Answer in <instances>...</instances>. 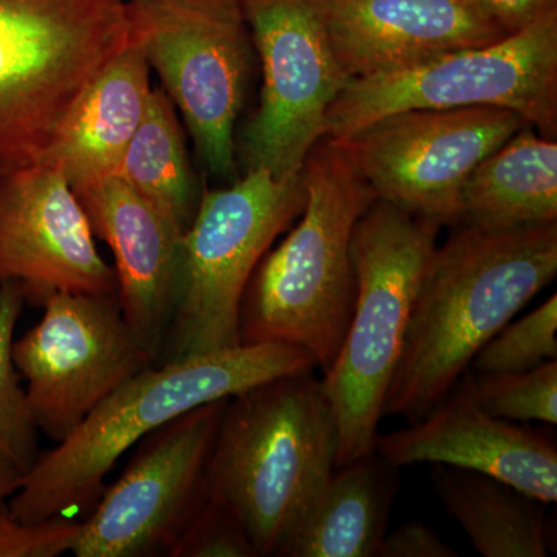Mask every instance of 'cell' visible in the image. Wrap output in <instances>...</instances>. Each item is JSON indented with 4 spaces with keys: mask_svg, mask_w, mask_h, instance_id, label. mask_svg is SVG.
Here are the masks:
<instances>
[{
    "mask_svg": "<svg viewBox=\"0 0 557 557\" xmlns=\"http://www.w3.org/2000/svg\"><path fill=\"white\" fill-rule=\"evenodd\" d=\"M11 357L38 432L61 443L91 410L141 370L157 364L121 311L119 295L58 292Z\"/></svg>",
    "mask_w": 557,
    "mask_h": 557,
    "instance_id": "obj_11",
    "label": "cell"
},
{
    "mask_svg": "<svg viewBox=\"0 0 557 557\" xmlns=\"http://www.w3.org/2000/svg\"><path fill=\"white\" fill-rule=\"evenodd\" d=\"M306 203L300 174L245 171L226 188L203 189L180 239L177 293L159 362L240 346L242 298L256 267Z\"/></svg>",
    "mask_w": 557,
    "mask_h": 557,
    "instance_id": "obj_6",
    "label": "cell"
},
{
    "mask_svg": "<svg viewBox=\"0 0 557 557\" xmlns=\"http://www.w3.org/2000/svg\"><path fill=\"white\" fill-rule=\"evenodd\" d=\"M262 69L258 109L244 129L245 171L300 174L333 102L347 86L330 42L324 0H240Z\"/></svg>",
    "mask_w": 557,
    "mask_h": 557,
    "instance_id": "obj_10",
    "label": "cell"
},
{
    "mask_svg": "<svg viewBox=\"0 0 557 557\" xmlns=\"http://www.w3.org/2000/svg\"><path fill=\"white\" fill-rule=\"evenodd\" d=\"M16 282L25 304L58 292L116 293L89 219L57 168L32 163L0 177V285Z\"/></svg>",
    "mask_w": 557,
    "mask_h": 557,
    "instance_id": "obj_14",
    "label": "cell"
},
{
    "mask_svg": "<svg viewBox=\"0 0 557 557\" xmlns=\"http://www.w3.org/2000/svg\"><path fill=\"white\" fill-rule=\"evenodd\" d=\"M432 483L450 518L485 557H547V504L482 472L431 465Z\"/></svg>",
    "mask_w": 557,
    "mask_h": 557,
    "instance_id": "obj_21",
    "label": "cell"
},
{
    "mask_svg": "<svg viewBox=\"0 0 557 557\" xmlns=\"http://www.w3.org/2000/svg\"><path fill=\"white\" fill-rule=\"evenodd\" d=\"M129 39L178 110L201 166L237 178L252 40L240 0H126Z\"/></svg>",
    "mask_w": 557,
    "mask_h": 557,
    "instance_id": "obj_9",
    "label": "cell"
},
{
    "mask_svg": "<svg viewBox=\"0 0 557 557\" xmlns=\"http://www.w3.org/2000/svg\"><path fill=\"white\" fill-rule=\"evenodd\" d=\"M81 522L67 516H51L38 522H22L0 512V557H58L72 553Z\"/></svg>",
    "mask_w": 557,
    "mask_h": 557,
    "instance_id": "obj_27",
    "label": "cell"
},
{
    "mask_svg": "<svg viewBox=\"0 0 557 557\" xmlns=\"http://www.w3.org/2000/svg\"><path fill=\"white\" fill-rule=\"evenodd\" d=\"M375 450L395 468L448 465L502 480L547 505L557 500L555 442L485 412L463 376L426 417L379 435Z\"/></svg>",
    "mask_w": 557,
    "mask_h": 557,
    "instance_id": "obj_15",
    "label": "cell"
},
{
    "mask_svg": "<svg viewBox=\"0 0 557 557\" xmlns=\"http://www.w3.org/2000/svg\"><path fill=\"white\" fill-rule=\"evenodd\" d=\"M299 222L267 255L240 302V344H285L309 351L325 372L338 357L357 296L350 244L376 199L344 139L324 137L302 171Z\"/></svg>",
    "mask_w": 557,
    "mask_h": 557,
    "instance_id": "obj_3",
    "label": "cell"
},
{
    "mask_svg": "<svg viewBox=\"0 0 557 557\" xmlns=\"http://www.w3.org/2000/svg\"><path fill=\"white\" fill-rule=\"evenodd\" d=\"M317 369L309 351L285 344H240L150 366L110 394L67 438L38 454L10 498V515L22 522L87 516L120 458L150 432L263 381Z\"/></svg>",
    "mask_w": 557,
    "mask_h": 557,
    "instance_id": "obj_2",
    "label": "cell"
},
{
    "mask_svg": "<svg viewBox=\"0 0 557 557\" xmlns=\"http://www.w3.org/2000/svg\"><path fill=\"white\" fill-rule=\"evenodd\" d=\"M168 557H259L239 516L207 496Z\"/></svg>",
    "mask_w": 557,
    "mask_h": 557,
    "instance_id": "obj_26",
    "label": "cell"
},
{
    "mask_svg": "<svg viewBox=\"0 0 557 557\" xmlns=\"http://www.w3.org/2000/svg\"><path fill=\"white\" fill-rule=\"evenodd\" d=\"M336 469L278 557H379L398 468L375 450Z\"/></svg>",
    "mask_w": 557,
    "mask_h": 557,
    "instance_id": "obj_19",
    "label": "cell"
},
{
    "mask_svg": "<svg viewBox=\"0 0 557 557\" xmlns=\"http://www.w3.org/2000/svg\"><path fill=\"white\" fill-rule=\"evenodd\" d=\"M475 403L507 421L557 423V361L518 373H463Z\"/></svg>",
    "mask_w": 557,
    "mask_h": 557,
    "instance_id": "obj_24",
    "label": "cell"
},
{
    "mask_svg": "<svg viewBox=\"0 0 557 557\" xmlns=\"http://www.w3.org/2000/svg\"><path fill=\"white\" fill-rule=\"evenodd\" d=\"M509 109L545 138L557 134V10L522 30L416 67L350 79L333 102L325 137L347 139L405 110Z\"/></svg>",
    "mask_w": 557,
    "mask_h": 557,
    "instance_id": "obj_8",
    "label": "cell"
},
{
    "mask_svg": "<svg viewBox=\"0 0 557 557\" xmlns=\"http://www.w3.org/2000/svg\"><path fill=\"white\" fill-rule=\"evenodd\" d=\"M24 306V293L16 282L0 285V446L27 472L39 454V432L28 412L24 386L11 357Z\"/></svg>",
    "mask_w": 557,
    "mask_h": 557,
    "instance_id": "obj_23",
    "label": "cell"
},
{
    "mask_svg": "<svg viewBox=\"0 0 557 557\" xmlns=\"http://www.w3.org/2000/svg\"><path fill=\"white\" fill-rule=\"evenodd\" d=\"M324 17L348 79L416 67L508 36L469 0H324Z\"/></svg>",
    "mask_w": 557,
    "mask_h": 557,
    "instance_id": "obj_17",
    "label": "cell"
},
{
    "mask_svg": "<svg viewBox=\"0 0 557 557\" xmlns=\"http://www.w3.org/2000/svg\"><path fill=\"white\" fill-rule=\"evenodd\" d=\"M185 233L201 197L177 109L163 89H152L145 116L116 171Z\"/></svg>",
    "mask_w": 557,
    "mask_h": 557,
    "instance_id": "obj_22",
    "label": "cell"
},
{
    "mask_svg": "<svg viewBox=\"0 0 557 557\" xmlns=\"http://www.w3.org/2000/svg\"><path fill=\"white\" fill-rule=\"evenodd\" d=\"M335 418L314 370L263 381L226 401L208 494L244 523L259 557L281 556L336 469Z\"/></svg>",
    "mask_w": 557,
    "mask_h": 557,
    "instance_id": "obj_4",
    "label": "cell"
},
{
    "mask_svg": "<svg viewBox=\"0 0 557 557\" xmlns=\"http://www.w3.org/2000/svg\"><path fill=\"white\" fill-rule=\"evenodd\" d=\"M127 40L126 0H0V177L38 161Z\"/></svg>",
    "mask_w": 557,
    "mask_h": 557,
    "instance_id": "obj_7",
    "label": "cell"
},
{
    "mask_svg": "<svg viewBox=\"0 0 557 557\" xmlns=\"http://www.w3.org/2000/svg\"><path fill=\"white\" fill-rule=\"evenodd\" d=\"M225 399L139 440L123 474L81 520L76 557L166 556L208 496L207 471Z\"/></svg>",
    "mask_w": 557,
    "mask_h": 557,
    "instance_id": "obj_12",
    "label": "cell"
},
{
    "mask_svg": "<svg viewBox=\"0 0 557 557\" xmlns=\"http://www.w3.org/2000/svg\"><path fill=\"white\" fill-rule=\"evenodd\" d=\"M528 121L509 109L405 110L344 139L376 199L460 225L471 172Z\"/></svg>",
    "mask_w": 557,
    "mask_h": 557,
    "instance_id": "obj_13",
    "label": "cell"
},
{
    "mask_svg": "<svg viewBox=\"0 0 557 557\" xmlns=\"http://www.w3.org/2000/svg\"><path fill=\"white\" fill-rule=\"evenodd\" d=\"M440 228L434 220L381 199L355 225L354 314L338 357L321 380L338 434L336 468L375 453L388 383Z\"/></svg>",
    "mask_w": 557,
    "mask_h": 557,
    "instance_id": "obj_5",
    "label": "cell"
},
{
    "mask_svg": "<svg viewBox=\"0 0 557 557\" xmlns=\"http://www.w3.org/2000/svg\"><path fill=\"white\" fill-rule=\"evenodd\" d=\"M73 190L91 233L115 258L124 319L159 361L177 293L182 230L116 174Z\"/></svg>",
    "mask_w": 557,
    "mask_h": 557,
    "instance_id": "obj_16",
    "label": "cell"
},
{
    "mask_svg": "<svg viewBox=\"0 0 557 557\" xmlns=\"http://www.w3.org/2000/svg\"><path fill=\"white\" fill-rule=\"evenodd\" d=\"M557 296L519 321L508 322L472 358L474 373L525 372L557 359Z\"/></svg>",
    "mask_w": 557,
    "mask_h": 557,
    "instance_id": "obj_25",
    "label": "cell"
},
{
    "mask_svg": "<svg viewBox=\"0 0 557 557\" xmlns=\"http://www.w3.org/2000/svg\"><path fill=\"white\" fill-rule=\"evenodd\" d=\"M442 537L421 522L403 523L381 542L379 557H457Z\"/></svg>",
    "mask_w": 557,
    "mask_h": 557,
    "instance_id": "obj_28",
    "label": "cell"
},
{
    "mask_svg": "<svg viewBox=\"0 0 557 557\" xmlns=\"http://www.w3.org/2000/svg\"><path fill=\"white\" fill-rule=\"evenodd\" d=\"M556 274L557 222L496 231L457 225L418 285L383 417H426Z\"/></svg>",
    "mask_w": 557,
    "mask_h": 557,
    "instance_id": "obj_1",
    "label": "cell"
},
{
    "mask_svg": "<svg viewBox=\"0 0 557 557\" xmlns=\"http://www.w3.org/2000/svg\"><path fill=\"white\" fill-rule=\"evenodd\" d=\"M557 222V143L527 124L471 172L460 225L511 230Z\"/></svg>",
    "mask_w": 557,
    "mask_h": 557,
    "instance_id": "obj_20",
    "label": "cell"
},
{
    "mask_svg": "<svg viewBox=\"0 0 557 557\" xmlns=\"http://www.w3.org/2000/svg\"><path fill=\"white\" fill-rule=\"evenodd\" d=\"M475 9L496 24L505 35L522 30L549 11L557 10V0H469Z\"/></svg>",
    "mask_w": 557,
    "mask_h": 557,
    "instance_id": "obj_29",
    "label": "cell"
},
{
    "mask_svg": "<svg viewBox=\"0 0 557 557\" xmlns=\"http://www.w3.org/2000/svg\"><path fill=\"white\" fill-rule=\"evenodd\" d=\"M25 469L0 446V512L9 508L10 498L20 491Z\"/></svg>",
    "mask_w": 557,
    "mask_h": 557,
    "instance_id": "obj_30",
    "label": "cell"
},
{
    "mask_svg": "<svg viewBox=\"0 0 557 557\" xmlns=\"http://www.w3.org/2000/svg\"><path fill=\"white\" fill-rule=\"evenodd\" d=\"M150 73L143 50L127 40L79 91L36 163L57 168L73 189L116 174L148 108Z\"/></svg>",
    "mask_w": 557,
    "mask_h": 557,
    "instance_id": "obj_18",
    "label": "cell"
}]
</instances>
